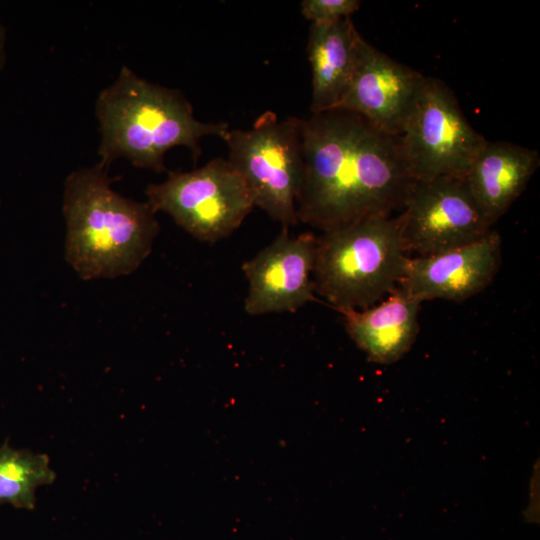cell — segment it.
Instances as JSON below:
<instances>
[{
  "instance_id": "cell-16",
  "label": "cell",
  "mask_w": 540,
  "mask_h": 540,
  "mask_svg": "<svg viewBox=\"0 0 540 540\" xmlns=\"http://www.w3.org/2000/svg\"><path fill=\"white\" fill-rule=\"evenodd\" d=\"M358 0H303L302 15L314 24H330L350 17L360 8Z\"/></svg>"
},
{
  "instance_id": "cell-13",
  "label": "cell",
  "mask_w": 540,
  "mask_h": 540,
  "mask_svg": "<svg viewBox=\"0 0 540 540\" xmlns=\"http://www.w3.org/2000/svg\"><path fill=\"white\" fill-rule=\"evenodd\" d=\"M421 303L398 286L379 304L338 312L351 339L371 361L391 364L409 351L418 335Z\"/></svg>"
},
{
  "instance_id": "cell-6",
  "label": "cell",
  "mask_w": 540,
  "mask_h": 540,
  "mask_svg": "<svg viewBox=\"0 0 540 540\" xmlns=\"http://www.w3.org/2000/svg\"><path fill=\"white\" fill-rule=\"evenodd\" d=\"M145 193L155 213L168 214L192 237L208 243L231 235L255 207L248 184L224 158L191 171H170Z\"/></svg>"
},
{
  "instance_id": "cell-9",
  "label": "cell",
  "mask_w": 540,
  "mask_h": 540,
  "mask_svg": "<svg viewBox=\"0 0 540 540\" xmlns=\"http://www.w3.org/2000/svg\"><path fill=\"white\" fill-rule=\"evenodd\" d=\"M316 247L313 232L292 235L282 227L271 244L242 265L249 282L245 311L254 316L295 312L316 300Z\"/></svg>"
},
{
  "instance_id": "cell-3",
  "label": "cell",
  "mask_w": 540,
  "mask_h": 540,
  "mask_svg": "<svg viewBox=\"0 0 540 540\" xmlns=\"http://www.w3.org/2000/svg\"><path fill=\"white\" fill-rule=\"evenodd\" d=\"M99 124V163L108 168L118 159L156 173L167 171L164 158L172 148H187L197 160L200 140L224 139L229 125L205 123L195 118L193 107L175 89L152 83L127 66L102 89L95 103Z\"/></svg>"
},
{
  "instance_id": "cell-11",
  "label": "cell",
  "mask_w": 540,
  "mask_h": 540,
  "mask_svg": "<svg viewBox=\"0 0 540 540\" xmlns=\"http://www.w3.org/2000/svg\"><path fill=\"white\" fill-rule=\"evenodd\" d=\"M501 264V238L490 230L470 244L428 256L409 257L399 286L421 302L463 301L484 290Z\"/></svg>"
},
{
  "instance_id": "cell-14",
  "label": "cell",
  "mask_w": 540,
  "mask_h": 540,
  "mask_svg": "<svg viewBox=\"0 0 540 540\" xmlns=\"http://www.w3.org/2000/svg\"><path fill=\"white\" fill-rule=\"evenodd\" d=\"M363 41L350 17L330 24L311 23L307 45L311 113L338 107L352 81Z\"/></svg>"
},
{
  "instance_id": "cell-8",
  "label": "cell",
  "mask_w": 540,
  "mask_h": 540,
  "mask_svg": "<svg viewBox=\"0 0 540 540\" xmlns=\"http://www.w3.org/2000/svg\"><path fill=\"white\" fill-rule=\"evenodd\" d=\"M398 216L405 251L428 256L479 240L491 229L464 176L414 181Z\"/></svg>"
},
{
  "instance_id": "cell-5",
  "label": "cell",
  "mask_w": 540,
  "mask_h": 540,
  "mask_svg": "<svg viewBox=\"0 0 540 540\" xmlns=\"http://www.w3.org/2000/svg\"><path fill=\"white\" fill-rule=\"evenodd\" d=\"M227 161L248 184L255 206L282 227L296 225L303 172L301 118H279L266 111L246 130H229L223 139Z\"/></svg>"
},
{
  "instance_id": "cell-17",
  "label": "cell",
  "mask_w": 540,
  "mask_h": 540,
  "mask_svg": "<svg viewBox=\"0 0 540 540\" xmlns=\"http://www.w3.org/2000/svg\"><path fill=\"white\" fill-rule=\"evenodd\" d=\"M6 29L0 20V72L2 71L6 60Z\"/></svg>"
},
{
  "instance_id": "cell-12",
  "label": "cell",
  "mask_w": 540,
  "mask_h": 540,
  "mask_svg": "<svg viewBox=\"0 0 540 540\" xmlns=\"http://www.w3.org/2000/svg\"><path fill=\"white\" fill-rule=\"evenodd\" d=\"M539 164L540 155L535 149L506 141H486L464 179L490 226L522 194Z\"/></svg>"
},
{
  "instance_id": "cell-2",
  "label": "cell",
  "mask_w": 540,
  "mask_h": 540,
  "mask_svg": "<svg viewBox=\"0 0 540 540\" xmlns=\"http://www.w3.org/2000/svg\"><path fill=\"white\" fill-rule=\"evenodd\" d=\"M114 180L97 162L71 172L64 182L65 259L83 280L135 272L160 231L148 202L119 194L111 187Z\"/></svg>"
},
{
  "instance_id": "cell-7",
  "label": "cell",
  "mask_w": 540,
  "mask_h": 540,
  "mask_svg": "<svg viewBox=\"0 0 540 540\" xmlns=\"http://www.w3.org/2000/svg\"><path fill=\"white\" fill-rule=\"evenodd\" d=\"M486 141L467 121L453 91L442 80L426 77L399 136L410 177L464 176Z\"/></svg>"
},
{
  "instance_id": "cell-10",
  "label": "cell",
  "mask_w": 540,
  "mask_h": 540,
  "mask_svg": "<svg viewBox=\"0 0 540 540\" xmlns=\"http://www.w3.org/2000/svg\"><path fill=\"white\" fill-rule=\"evenodd\" d=\"M425 79L364 40L352 81L336 109L357 113L381 132L398 137Z\"/></svg>"
},
{
  "instance_id": "cell-1",
  "label": "cell",
  "mask_w": 540,
  "mask_h": 540,
  "mask_svg": "<svg viewBox=\"0 0 540 540\" xmlns=\"http://www.w3.org/2000/svg\"><path fill=\"white\" fill-rule=\"evenodd\" d=\"M301 134L299 222L324 233L403 208L414 180L399 136L344 109L311 113L301 119Z\"/></svg>"
},
{
  "instance_id": "cell-18",
  "label": "cell",
  "mask_w": 540,
  "mask_h": 540,
  "mask_svg": "<svg viewBox=\"0 0 540 540\" xmlns=\"http://www.w3.org/2000/svg\"><path fill=\"white\" fill-rule=\"evenodd\" d=\"M0 206H1V198H0Z\"/></svg>"
},
{
  "instance_id": "cell-15",
  "label": "cell",
  "mask_w": 540,
  "mask_h": 540,
  "mask_svg": "<svg viewBox=\"0 0 540 540\" xmlns=\"http://www.w3.org/2000/svg\"><path fill=\"white\" fill-rule=\"evenodd\" d=\"M55 478L46 454L15 449L8 442L0 446V506L34 509L36 490Z\"/></svg>"
},
{
  "instance_id": "cell-4",
  "label": "cell",
  "mask_w": 540,
  "mask_h": 540,
  "mask_svg": "<svg viewBox=\"0 0 540 540\" xmlns=\"http://www.w3.org/2000/svg\"><path fill=\"white\" fill-rule=\"evenodd\" d=\"M409 256L399 218L378 215L317 236L315 293L335 310H363L400 284Z\"/></svg>"
}]
</instances>
